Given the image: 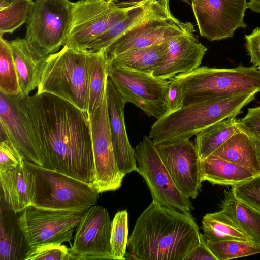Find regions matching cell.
Here are the masks:
<instances>
[{"mask_svg":"<svg viewBox=\"0 0 260 260\" xmlns=\"http://www.w3.org/2000/svg\"><path fill=\"white\" fill-rule=\"evenodd\" d=\"M201 173L202 182L207 181L213 185L232 186L256 176L239 165L213 156L201 160Z\"/></svg>","mask_w":260,"mask_h":260,"instance_id":"cell-26","label":"cell"},{"mask_svg":"<svg viewBox=\"0 0 260 260\" xmlns=\"http://www.w3.org/2000/svg\"><path fill=\"white\" fill-rule=\"evenodd\" d=\"M13 0H0V9L6 7L10 4Z\"/></svg>","mask_w":260,"mask_h":260,"instance_id":"cell-44","label":"cell"},{"mask_svg":"<svg viewBox=\"0 0 260 260\" xmlns=\"http://www.w3.org/2000/svg\"><path fill=\"white\" fill-rule=\"evenodd\" d=\"M231 190L238 200L260 210V175L233 186Z\"/></svg>","mask_w":260,"mask_h":260,"instance_id":"cell-37","label":"cell"},{"mask_svg":"<svg viewBox=\"0 0 260 260\" xmlns=\"http://www.w3.org/2000/svg\"><path fill=\"white\" fill-rule=\"evenodd\" d=\"M207 244L217 260H229L260 253V248L250 241H210Z\"/></svg>","mask_w":260,"mask_h":260,"instance_id":"cell-33","label":"cell"},{"mask_svg":"<svg viewBox=\"0 0 260 260\" xmlns=\"http://www.w3.org/2000/svg\"><path fill=\"white\" fill-rule=\"evenodd\" d=\"M89 61V115L94 113L100 105L106 91L108 79V55L103 49L90 52Z\"/></svg>","mask_w":260,"mask_h":260,"instance_id":"cell-30","label":"cell"},{"mask_svg":"<svg viewBox=\"0 0 260 260\" xmlns=\"http://www.w3.org/2000/svg\"><path fill=\"white\" fill-rule=\"evenodd\" d=\"M135 152L138 173L145 180L152 201L190 213L194 208L190 198L177 188L149 136H144L136 146Z\"/></svg>","mask_w":260,"mask_h":260,"instance_id":"cell-10","label":"cell"},{"mask_svg":"<svg viewBox=\"0 0 260 260\" xmlns=\"http://www.w3.org/2000/svg\"><path fill=\"white\" fill-rule=\"evenodd\" d=\"M108 77L126 103L140 108L148 116L159 119L167 114L166 94L169 80L125 68L109 66Z\"/></svg>","mask_w":260,"mask_h":260,"instance_id":"cell-9","label":"cell"},{"mask_svg":"<svg viewBox=\"0 0 260 260\" xmlns=\"http://www.w3.org/2000/svg\"><path fill=\"white\" fill-rule=\"evenodd\" d=\"M202 223L203 234L208 240L249 241L238 225L222 209L220 211L206 214L203 217Z\"/></svg>","mask_w":260,"mask_h":260,"instance_id":"cell-29","label":"cell"},{"mask_svg":"<svg viewBox=\"0 0 260 260\" xmlns=\"http://www.w3.org/2000/svg\"><path fill=\"white\" fill-rule=\"evenodd\" d=\"M32 174L31 205L39 208L84 212L99 193L90 184L24 160Z\"/></svg>","mask_w":260,"mask_h":260,"instance_id":"cell-6","label":"cell"},{"mask_svg":"<svg viewBox=\"0 0 260 260\" xmlns=\"http://www.w3.org/2000/svg\"><path fill=\"white\" fill-rule=\"evenodd\" d=\"M175 77L182 85L184 105L240 93L260 92V70L253 66H203Z\"/></svg>","mask_w":260,"mask_h":260,"instance_id":"cell-5","label":"cell"},{"mask_svg":"<svg viewBox=\"0 0 260 260\" xmlns=\"http://www.w3.org/2000/svg\"><path fill=\"white\" fill-rule=\"evenodd\" d=\"M224 194L221 209L231 217L249 241L260 248V210L238 200L231 190Z\"/></svg>","mask_w":260,"mask_h":260,"instance_id":"cell-27","label":"cell"},{"mask_svg":"<svg viewBox=\"0 0 260 260\" xmlns=\"http://www.w3.org/2000/svg\"><path fill=\"white\" fill-rule=\"evenodd\" d=\"M11 97L44 167L91 185L94 167L88 113L47 92Z\"/></svg>","mask_w":260,"mask_h":260,"instance_id":"cell-1","label":"cell"},{"mask_svg":"<svg viewBox=\"0 0 260 260\" xmlns=\"http://www.w3.org/2000/svg\"><path fill=\"white\" fill-rule=\"evenodd\" d=\"M18 217L28 247L70 243L84 212L39 208L30 205Z\"/></svg>","mask_w":260,"mask_h":260,"instance_id":"cell-12","label":"cell"},{"mask_svg":"<svg viewBox=\"0 0 260 260\" xmlns=\"http://www.w3.org/2000/svg\"><path fill=\"white\" fill-rule=\"evenodd\" d=\"M90 53L64 45L48 55L41 69L37 93L52 94L88 113Z\"/></svg>","mask_w":260,"mask_h":260,"instance_id":"cell-4","label":"cell"},{"mask_svg":"<svg viewBox=\"0 0 260 260\" xmlns=\"http://www.w3.org/2000/svg\"><path fill=\"white\" fill-rule=\"evenodd\" d=\"M173 16L169 6L159 0H146L128 11L126 16L88 45L86 50L95 52L106 50L126 32L152 18Z\"/></svg>","mask_w":260,"mask_h":260,"instance_id":"cell-19","label":"cell"},{"mask_svg":"<svg viewBox=\"0 0 260 260\" xmlns=\"http://www.w3.org/2000/svg\"><path fill=\"white\" fill-rule=\"evenodd\" d=\"M128 213L126 210L118 211L111 224L110 244L114 260L125 259L128 242Z\"/></svg>","mask_w":260,"mask_h":260,"instance_id":"cell-34","label":"cell"},{"mask_svg":"<svg viewBox=\"0 0 260 260\" xmlns=\"http://www.w3.org/2000/svg\"><path fill=\"white\" fill-rule=\"evenodd\" d=\"M245 46L252 66L260 70V27L245 36Z\"/></svg>","mask_w":260,"mask_h":260,"instance_id":"cell-39","label":"cell"},{"mask_svg":"<svg viewBox=\"0 0 260 260\" xmlns=\"http://www.w3.org/2000/svg\"><path fill=\"white\" fill-rule=\"evenodd\" d=\"M109 3H116L118 0H105Z\"/></svg>","mask_w":260,"mask_h":260,"instance_id":"cell-45","label":"cell"},{"mask_svg":"<svg viewBox=\"0 0 260 260\" xmlns=\"http://www.w3.org/2000/svg\"><path fill=\"white\" fill-rule=\"evenodd\" d=\"M0 92L11 96L21 93L11 49L3 37L0 38Z\"/></svg>","mask_w":260,"mask_h":260,"instance_id":"cell-31","label":"cell"},{"mask_svg":"<svg viewBox=\"0 0 260 260\" xmlns=\"http://www.w3.org/2000/svg\"><path fill=\"white\" fill-rule=\"evenodd\" d=\"M247 7L253 12L260 13V0H249Z\"/></svg>","mask_w":260,"mask_h":260,"instance_id":"cell-43","label":"cell"},{"mask_svg":"<svg viewBox=\"0 0 260 260\" xmlns=\"http://www.w3.org/2000/svg\"><path fill=\"white\" fill-rule=\"evenodd\" d=\"M166 1H170V0H166Z\"/></svg>","mask_w":260,"mask_h":260,"instance_id":"cell-46","label":"cell"},{"mask_svg":"<svg viewBox=\"0 0 260 260\" xmlns=\"http://www.w3.org/2000/svg\"><path fill=\"white\" fill-rule=\"evenodd\" d=\"M111 224L104 207L94 205L86 210L70 249L73 259H114L110 244Z\"/></svg>","mask_w":260,"mask_h":260,"instance_id":"cell-14","label":"cell"},{"mask_svg":"<svg viewBox=\"0 0 260 260\" xmlns=\"http://www.w3.org/2000/svg\"><path fill=\"white\" fill-rule=\"evenodd\" d=\"M32 174L24 160L17 167L0 172L1 196L15 213L31 205Z\"/></svg>","mask_w":260,"mask_h":260,"instance_id":"cell-22","label":"cell"},{"mask_svg":"<svg viewBox=\"0 0 260 260\" xmlns=\"http://www.w3.org/2000/svg\"><path fill=\"white\" fill-rule=\"evenodd\" d=\"M195 30L175 35L167 42V52L154 76L170 80L178 74L191 72L200 67L207 51L194 34Z\"/></svg>","mask_w":260,"mask_h":260,"instance_id":"cell-17","label":"cell"},{"mask_svg":"<svg viewBox=\"0 0 260 260\" xmlns=\"http://www.w3.org/2000/svg\"><path fill=\"white\" fill-rule=\"evenodd\" d=\"M184 94L180 81L174 77L169 80L166 94L168 113L174 112L184 106Z\"/></svg>","mask_w":260,"mask_h":260,"instance_id":"cell-38","label":"cell"},{"mask_svg":"<svg viewBox=\"0 0 260 260\" xmlns=\"http://www.w3.org/2000/svg\"><path fill=\"white\" fill-rule=\"evenodd\" d=\"M146 0L118 3L105 0H80L73 3L72 20L64 45L86 51L89 43L123 18L128 11Z\"/></svg>","mask_w":260,"mask_h":260,"instance_id":"cell-7","label":"cell"},{"mask_svg":"<svg viewBox=\"0 0 260 260\" xmlns=\"http://www.w3.org/2000/svg\"><path fill=\"white\" fill-rule=\"evenodd\" d=\"M200 233L190 212L152 201L136 222L125 259L184 260Z\"/></svg>","mask_w":260,"mask_h":260,"instance_id":"cell-2","label":"cell"},{"mask_svg":"<svg viewBox=\"0 0 260 260\" xmlns=\"http://www.w3.org/2000/svg\"><path fill=\"white\" fill-rule=\"evenodd\" d=\"M250 136L251 138L253 145L256 151L259 165H260V136L249 132Z\"/></svg>","mask_w":260,"mask_h":260,"instance_id":"cell-42","label":"cell"},{"mask_svg":"<svg viewBox=\"0 0 260 260\" xmlns=\"http://www.w3.org/2000/svg\"><path fill=\"white\" fill-rule=\"evenodd\" d=\"M167 42L158 45L108 55V64L113 67L153 73L165 58L167 52Z\"/></svg>","mask_w":260,"mask_h":260,"instance_id":"cell-25","label":"cell"},{"mask_svg":"<svg viewBox=\"0 0 260 260\" xmlns=\"http://www.w3.org/2000/svg\"><path fill=\"white\" fill-rule=\"evenodd\" d=\"M189 4L200 35L210 41L232 38L244 21L247 0H181Z\"/></svg>","mask_w":260,"mask_h":260,"instance_id":"cell-13","label":"cell"},{"mask_svg":"<svg viewBox=\"0 0 260 260\" xmlns=\"http://www.w3.org/2000/svg\"><path fill=\"white\" fill-rule=\"evenodd\" d=\"M0 260H24L29 249L16 213L1 196Z\"/></svg>","mask_w":260,"mask_h":260,"instance_id":"cell-23","label":"cell"},{"mask_svg":"<svg viewBox=\"0 0 260 260\" xmlns=\"http://www.w3.org/2000/svg\"><path fill=\"white\" fill-rule=\"evenodd\" d=\"M106 98L112 144L118 167L124 175L138 172L135 149L129 143L125 124L124 110L126 103L108 77Z\"/></svg>","mask_w":260,"mask_h":260,"instance_id":"cell-18","label":"cell"},{"mask_svg":"<svg viewBox=\"0 0 260 260\" xmlns=\"http://www.w3.org/2000/svg\"><path fill=\"white\" fill-rule=\"evenodd\" d=\"M89 115L94 158V176L90 185L99 193L115 191L125 175L120 171L114 154L110 129L106 89L103 100Z\"/></svg>","mask_w":260,"mask_h":260,"instance_id":"cell-11","label":"cell"},{"mask_svg":"<svg viewBox=\"0 0 260 260\" xmlns=\"http://www.w3.org/2000/svg\"><path fill=\"white\" fill-rule=\"evenodd\" d=\"M210 156L239 165L260 175V165L249 132L245 128L232 135Z\"/></svg>","mask_w":260,"mask_h":260,"instance_id":"cell-24","label":"cell"},{"mask_svg":"<svg viewBox=\"0 0 260 260\" xmlns=\"http://www.w3.org/2000/svg\"><path fill=\"white\" fill-rule=\"evenodd\" d=\"M0 125L24 160L44 167L43 156L21 118L11 96L1 92Z\"/></svg>","mask_w":260,"mask_h":260,"instance_id":"cell-20","label":"cell"},{"mask_svg":"<svg viewBox=\"0 0 260 260\" xmlns=\"http://www.w3.org/2000/svg\"><path fill=\"white\" fill-rule=\"evenodd\" d=\"M24 160L19 151L1 127L0 172L13 169Z\"/></svg>","mask_w":260,"mask_h":260,"instance_id":"cell-36","label":"cell"},{"mask_svg":"<svg viewBox=\"0 0 260 260\" xmlns=\"http://www.w3.org/2000/svg\"><path fill=\"white\" fill-rule=\"evenodd\" d=\"M184 260H217L208 247L203 234L200 233V242L189 252Z\"/></svg>","mask_w":260,"mask_h":260,"instance_id":"cell-40","label":"cell"},{"mask_svg":"<svg viewBox=\"0 0 260 260\" xmlns=\"http://www.w3.org/2000/svg\"><path fill=\"white\" fill-rule=\"evenodd\" d=\"M257 92L223 96L184 105L156 120L149 134L154 144L189 139L203 129L236 117L253 101Z\"/></svg>","mask_w":260,"mask_h":260,"instance_id":"cell-3","label":"cell"},{"mask_svg":"<svg viewBox=\"0 0 260 260\" xmlns=\"http://www.w3.org/2000/svg\"><path fill=\"white\" fill-rule=\"evenodd\" d=\"M241 121L247 131L260 136V106L248 108Z\"/></svg>","mask_w":260,"mask_h":260,"instance_id":"cell-41","label":"cell"},{"mask_svg":"<svg viewBox=\"0 0 260 260\" xmlns=\"http://www.w3.org/2000/svg\"><path fill=\"white\" fill-rule=\"evenodd\" d=\"M195 30L189 22H183L175 18L160 17L152 18L126 32L106 50L107 55L129 50L143 48L166 43L172 37Z\"/></svg>","mask_w":260,"mask_h":260,"instance_id":"cell-16","label":"cell"},{"mask_svg":"<svg viewBox=\"0 0 260 260\" xmlns=\"http://www.w3.org/2000/svg\"><path fill=\"white\" fill-rule=\"evenodd\" d=\"M21 89L20 96L29 95L39 84L41 69L48 56L31 46L25 38L9 41Z\"/></svg>","mask_w":260,"mask_h":260,"instance_id":"cell-21","label":"cell"},{"mask_svg":"<svg viewBox=\"0 0 260 260\" xmlns=\"http://www.w3.org/2000/svg\"><path fill=\"white\" fill-rule=\"evenodd\" d=\"M72 260L67 246L62 244L46 243L29 247L24 260Z\"/></svg>","mask_w":260,"mask_h":260,"instance_id":"cell-35","label":"cell"},{"mask_svg":"<svg viewBox=\"0 0 260 260\" xmlns=\"http://www.w3.org/2000/svg\"><path fill=\"white\" fill-rule=\"evenodd\" d=\"M34 3L32 0H13L0 9V34H12L26 23Z\"/></svg>","mask_w":260,"mask_h":260,"instance_id":"cell-32","label":"cell"},{"mask_svg":"<svg viewBox=\"0 0 260 260\" xmlns=\"http://www.w3.org/2000/svg\"><path fill=\"white\" fill-rule=\"evenodd\" d=\"M69 0H35L27 22L25 39L44 55L64 46L72 15Z\"/></svg>","mask_w":260,"mask_h":260,"instance_id":"cell-8","label":"cell"},{"mask_svg":"<svg viewBox=\"0 0 260 260\" xmlns=\"http://www.w3.org/2000/svg\"><path fill=\"white\" fill-rule=\"evenodd\" d=\"M161 158L179 190L195 199L202 187L201 160L189 139L156 146Z\"/></svg>","mask_w":260,"mask_h":260,"instance_id":"cell-15","label":"cell"},{"mask_svg":"<svg viewBox=\"0 0 260 260\" xmlns=\"http://www.w3.org/2000/svg\"><path fill=\"white\" fill-rule=\"evenodd\" d=\"M244 128L241 120L230 118L197 134L194 145L201 160L209 157L236 133Z\"/></svg>","mask_w":260,"mask_h":260,"instance_id":"cell-28","label":"cell"}]
</instances>
